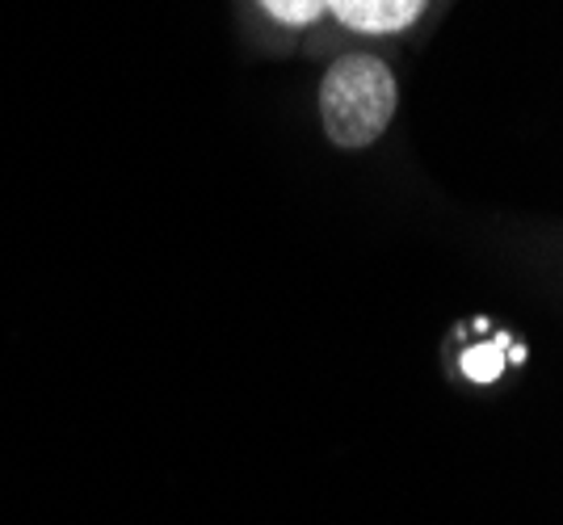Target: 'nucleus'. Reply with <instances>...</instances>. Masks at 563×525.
<instances>
[{
    "label": "nucleus",
    "mask_w": 563,
    "mask_h": 525,
    "mask_svg": "<svg viewBox=\"0 0 563 525\" xmlns=\"http://www.w3.org/2000/svg\"><path fill=\"white\" fill-rule=\"evenodd\" d=\"M399 105L396 72L375 55H345L320 80V122L336 147H371L383 139Z\"/></svg>",
    "instance_id": "f257e3e1"
},
{
    "label": "nucleus",
    "mask_w": 563,
    "mask_h": 525,
    "mask_svg": "<svg viewBox=\"0 0 563 525\" xmlns=\"http://www.w3.org/2000/svg\"><path fill=\"white\" fill-rule=\"evenodd\" d=\"M429 0H329V13L357 34H396L424 13Z\"/></svg>",
    "instance_id": "f03ea898"
},
{
    "label": "nucleus",
    "mask_w": 563,
    "mask_h": 525,
    "mask_svg": "<svg viewBox=\"0 0 563 525\" xmlns=\"http://www.w3.org/2000/svg\"><path fill=\"white\" fill-rule=\"evenodd\" d=\"M505 349H509V336H500L493 345H479V349H467L463 354V375L471 382H496L505 370Z\"/></svg>",
    "instance_id": "7ed1b4c3"
},
{
    "label": "nucleus",
    "mask_w": 563,
    "mask_h": 525,
    "mask_svg": "<svg viewBox=\"0 0 563 525\" xmlns=\"http://www.w3.org/2000/svg\"><path fill=\"white\" fill-rule=\"evenodd\" d=\"M261 9L282 25H316L329 13V0H261Z\"/></svg>",
    "instance_id": "20e7f679"
}]
</instances>
